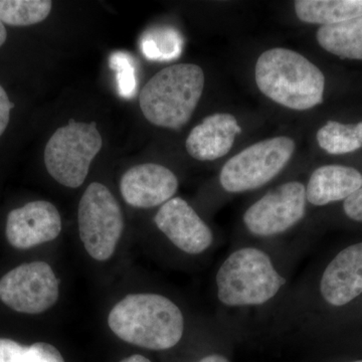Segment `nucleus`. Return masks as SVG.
Listing matches in <instances>:
<instances>
[{"mask_svg":"<svg viewBox=\"0 0 362 362\" xmlns=\"http://www.w3.org/2000/svg\"><path fill=\"white\" fill-rule=\"evenodd\" d=\"M108 324L123 341L150 350L173 349L185 332V317L168 297L130 294L112 308Z\"/></svg>","mask_w":362,"mask_h":362,"instance_id":"obj_1","label":"nucleus"},{"mask_svg":"<svg viewBox=\"0 0 362 362\" xmlns=\"http://www.w3.org/2000/svg\"><path fill=\"white\" fill-rule=\"evenodd\" d=\"M255 78L262 94L281 106L305 111L323 102L325 77L299 52L275 47L259 57Z\"/></svg>","mask_w":362,"mask_h":362,"instance_id":"obj_2","label":"nucleus"},{"mask_svg":"<svg viewBox=\"0 0 362 362\" xmlns=\"http://www.w3.org/2000/svg\"><path fill=\"white\" fill-rule=\"evenodd\" d=\"M204 73L194 64L162 69L139 95L143 115L153 125L178 130L194 115L204 92Z\"/></svg>","mask_w":362,"mask_h":362,"instance_id":"obj_3","label":"nucleus"},{"mask_svg":"<svg viewBox=\"0 0 362 362\" xmlns=\"http://www.w3.org/2000/svg\"><path fill=\"white\" fill-rule=\"evenodd\" d=\"M216 284L221 304L228 308H247L272 301L286 285V278L265 251L244 247L226 257L216 273Z\"/></svg>","mask_w":362,"mask_h":362,"instance_id":"obj_4","label":"nucleus"},{"mask_svg":"<svg viewBox=\"0 0 362 362\" xmlns=\"http://www.w3.org/2000/svg\"><path fill=\"white\" fill-rule=\"evenodd\" d=\"M102 146L103 139L96 122H77L70 119L47 141L45 149V168L59 185L80 187Z\"/></svg>","mask_w":362,"mask_h":362,"instance_id":"obj_5","label":"nucleus"},{"mask_svg":"<svg viewBox=\"0 0 362 362\" xmlns=\"http://www.w3.org/2000/svg\"><path fill=\"white\" fill-rule=\"evenodd\" d=\"M296 143L287 136L255 143L226 162L220 173L221 187L243 194L264 187L291 160Z\"/></svg>","mask_w":362,"mask_h":362,"instance_id":"obj_6","label":"nucleus"},{"mask_svg":"<svg viewBox=\"0 0 362 362\" xmlns=\"http://www.w3.org/2000/svg\"><path fill=\"white\" fill-rule=\"evenodd\" d=\"M78 223L88 254L99 262L110 259L122 235L124 220L121 207L108 187L90 183L78 204Z\"/></svg>","mask_w":362,"mask_h":362,"instance_id":"obj_7","label":"nucleus"},{"mask_svg":"<svg viewBox=\"0 0 362 362\" xmlns=\"http://www.w3.org/2000/svg\"><path fill=\"white\" fill-rule=\"evenodd\" d=\"M306 206V187L300 181H289L252 204L245 211L243 221L255 237H276L303 220Z\"/></svg>","mask_w":362,"mask_h":362,"instance_id":"obj_8","label":"nucleus"},{"mask_svg":"<svg viewBox=\"0 0 362 362\" xmlns=\"http://www.w3.org/2000/svg\"><path fill=\"white\" fill-rule=\"evenodd\" d=\"M59 295V280L45 262L23 264L0 279V300L20 313H44Z\"/></svg>","mask_w":362,"mask_h":362,"instance_id":"obj_9","label":"nucleus"},{"mask_svg":"<svg viewBox=\"0 0 362 362\" xmlns=\"http://www.w3.org/2000/svg\"><path fill=\"white\" fill-rule=\"evenodd\" d=\"M154 223L176 247L187 254H202L213 245L211 228L181 197H173L161 206Z\"/></svg>","mask_w":362,"mask_h":362,"instance_id":"obj_10","label":"nucleus"},{"mask_svg":"<svg viewBox=\"0 0 362 362\" xmlns=\"http://www.w3.org/2000/svg\"><path fill=\"white\" fill-rule=\"evenodd\" d=\"M61 232V214L49 202H28L7 216L6 239L16 249L28 250L52 242Z\"/></svg>","mask_w":362,"mask_h":362,"instance_id":"obj_11","label":"nucleus"},{"mask_svg":"<svg viewBox=\"0 0 362 362\" xmlns=\"http://www.w3.org/2000/svg\"><path fill=\"white\" fill-rule=\"evenodd\" d=\"M177 189V177L160 164L136 165L126 171L120 181L124 201L136 209L163 206L173 199Z\"/></svg>","mask_w":362,"mask_h":362,"instance_id":"obj_12","label":"nucleus"},{"mask_svg":"<svg viewBox=\"0 0 362 362\" xmlns=\"http://www.w3.org/2000/svg\"><path fill=\"white\" fill-rule=\"evenodd\" d=\"M319 293L328 306H346L362 294V242L344 247L324 269Z\"/></svg>","mask_w":362,"mask_h":362,"instance_id":"obj_13","label":"nucleus"},{"mask_svg":"<svg viewBox=\"0 0 362 362\" xmlns=\"http://www.w3.org/2000/svg\"><path fill=\"white\" fill-rule=\"evenodd\" d=\"M240 133L242 128L232 114H213L192 130L185 141V148L197 160H216L230 151L235 137Z\"/></svg>","mask_w":362,"mask_h":362,"instance_id":"obj_14","label":"nucleus"},{"mask_svg":"<svg viewBox=\"0 0 362 362\" xmlns=\"http://www.w3.org/2000/svg\"><path fill=\"white\" fill-rule=\"evenodd\" d=\"M362 187L361 171L350 166L324 165L313 171L306 187L307 202L324 206L349 199Z\"/></svg>","mask_w":362,"mask_h":362,"instance_id":"obj_15","label":"nucleus"},{"mask_svg":"<svg viewBox=\"0 0 362 362\" xmlns=\"http://www.w3.org/2000/svg\"><path fill=\"white\" fill-rule=\"evenodd\" d=\"M294 6L300 21L321 26L362 16V0H298Z\"/></svg>","mask_w":362,"mask_h":362,"instance_id":"obj_16","label":"nucleus"},{"mask_svg":"<svg viewBox=\"0 0 362 362\" xmlns=\"http://www.w3.org/2000/svg\"><path fill=\"white\" fill-rule=\"evenodd\" d=\"M316 39L322 49L340 59L362 61V16L321 26Z\"/></svg>","mask_w":362,"mask_h":362,"instance_id":"obj_17","label":"nucleus"},{"mask_svg":"<svg viewBox=\"0 0 362 362\" xmlns=\"http://www.w3.org/2000/svg\"><path fill=\"white\" fill-rule=\"evenodd\" d=\"M319 146L333 156L351 153L362 147L361 128L357 124L328 121L316 134Z\"/></svg>","mask_w":362,"mask_h":362,"instance_id":"obj_18","label":"nucleus"},{"mask_svg":"<svg viewBox=\"0 0 362 362\" xmlns=\"http://www.w3.org/2000/svg\"><path fill=\"white\" fill-rule=\"evenodd\" d=\"M49 0H0V21L11 26H28L44 21L51 13Z\"/></svg>","mask_w":362,"mask_h":362,"instance_id":"obj_19","label":"nucleus"},{"mask_svg":"<svg viewBox=\"0 0 362 362\" xmlns=\"http://www.w3.org/2000/svg\"><path fill=\"white\" fill-rule=\"evenodd\" d=\"M0 362H65L54 345L37 342L25 346L14 340L0 338Z\"/></svg>","mask_w":362,"mask_h":362,"instance_id":"obj_20","label":"nucleus"},{"mask_svg":"<svg viewBox=\"0 0 362 362\" xmlns=\"http://www.w3.org/2000/svg\"><path fill=\"white\" fill-rule=\"evenodd\" d=\"M110 66L116 73L119 94L126 99L134 96L137 90V77L133 59L125 52H114L110 58Z\"/></svg>","mask_w":362,"mask_h":362,"instance_id":"obj_21","label":"nucleus"},{"mask_svg":"<svg viewBox=\"0 0 362 362\" xmlns=\"http://www.w3.org/2000/svg\"><path fill=\"white\" fill-rule=\"evenodd\" d=\"M343 211L347 218L362 223V187L343 202Z\"/></svg>","mask_w":362,"mask_h":362,"instance_id":"obj_22","label":"nucleus"},{"mask_svg":"<svg viewBox=\"0 0 362 362\" xmlns=\"http://www.w3.org/2000/svg\"><path fill=\"white\" fill-rule=\"evenodd\" d=\"M14 105L9 100L8 95L0 85V136L4 134L8 126L9 119H11V111Z\"/></svg>","mask_w":362,"mask_h":362,"instance_id":"obj_23","label":"nucleus"},{"mask_svg":"<svg viewBox=\"0 0 362 362\" xmlns=\"http://www.w3.org/2000/svg\"><path fill=\"white\" fill-rule=\"evenodd\" d=\"M197 362H230L226 356H221V354H209L204 358H202L201 361Z\"/></svg>","mask_w":362,"mask_h":362,"instance_id":"obj_24","label":"nucleus"},{"mask_svg":"<svg viewBox=\"0 0 362 362\" xmlns=\"http://www.w3.org/2000/svg\"><path fill=\"white\" fill-rule=\"evenodd\" d=\"M120 362H151L146 357L140 356V354H134V356H131L127 357V358H124L123 361Z\"/></svg>","mask_w":362,"mask_h":362,"instance_id":"obj_25","label":"nucleus"},{"mask_svg":"<svg viewBox=\"0 0 362 362\" xmlns=\"http://www.w3.org/2000/svg\"><path fill=\"white\" fill-rule=\"evenodd\" d=\"M7 39V32L6 26H4V23L0 21V47H2V45L6 42Z\"/></svg>","mask_w":362,"mask_h":362,"instance_id":"obj_26","label":"nucleus"},{"mask_svg":"<svg viewBox=\"0 0 362 362\" xmlns=\"http://www.w3.org/2000/svg\"><path fill=\"white\" fill-rule=\"evenodd\" d=\"M350 362H362V359H359V361H350Z\"/></svg>","mask_w":362,"mask_h":362,"instance_id":"obj_27","label":"nucleus"}]
</instances>
